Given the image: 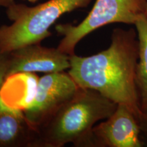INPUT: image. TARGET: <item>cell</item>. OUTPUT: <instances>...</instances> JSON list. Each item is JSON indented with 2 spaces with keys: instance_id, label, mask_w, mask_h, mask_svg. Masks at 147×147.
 Segmentation results:
<instances>
[{
  "instance_id": "obj_1",
  "label": "cell",
  "mask_w": 147,
  "mask_h": 147,
  "mask_svg": "<svg viewBox=\"0 0 147 147\" xmlns=\"http://www.w3.org/2000/svg\"><path fill=\"white\" fill-rule=\"evenodd\" d=\"M139 43L136 29L117 28L106 50L87 57L69 56L68 73L78 87L95 90L124 104L139 119L142 115L136 82Z\"/></svg>"
},
{
  "instance_id": "obj_2",
  "label": "cell",
  "mask_w": 147,
  "mask_h": 147,
  "mask_svg": "<svg viewBox=\"0 0 147 147\" xmlns=\"http://www.w3.org/2000/svg\"><path fill=\"white\" fill-rule=\"evenodd\" d=\"M118 104L90 89L79 88L36 129L34 147H95L93 129L98 121L113 115Z\"/></svg>"
},
{
  "instance_id": "obj_3",
  "label": "cell",
  "mask_w": 147,
  "mask_h": 147,
  "mask_svg": "<svg viewBox=\"0 0 147 147\" xmlns=\"http://www.w3.org/2000/svg\"><path fill=\"white\" fill-rule=\"evenodd\" d=\"M91 0H48L36 6L16 2L6 8L10 25L0 27V53L41 43L51 36L50 28L61 16L87 7Z\"/></svg>"
},
{
  "instance_id": "obj_4",
  "label": "cell",
  "mask_w": 147,
  "mask_h": 147,
  "mask_svg": "<svg viewBox=\"0 0 147 147\" xmlns=\"http://www.w3.org/2000/svg\"><path fill=\"white\" fill-rule=\"evenodd\" d=\"M146 0H96L93 8L78 25L59 24L55 30L63 36L57 49L71 55L76 45L97 29L113 23L135 25L137 20L145 15Z\"/></svg>"
},
{
  "instance_id": "obj_5",
  "label": "cell",
  "mask_w": 147,
  "mask_h": 147,
  "mask_svg": "<svg viewBox=\"0 0 147 147\" xmlns=\"http://www.w3.org/2000/svg\"><path fill=\"white\" fill-rule=\"evenodd\" d=\"M79 88L70 75L64 71L46 74L38 79L34 97L23 110L30 125L36 129L72 98Z\"/></svg>"
},
{
  "instance_id": "obj_6",
  "label": "cell",
  "mask_w": 147,
  "mask_h": 147,
  "mask_svg": "<svg viewBox=\"0 0 147 147\" xmlns=\"http://www.w3.org/2000/svg\"><path fill=\"white\" fill-rule=\"evenodd\" d=\"M95 147H142L138 119L130 108L118 104L113 115L93 129Z\"/></svg>"
},
{
  "instance_id": "obj_7",
  "label": "cell",
  "mask_w": 147,
  "mask_h": 147,
  "mask_svg": "<svg viewBox=\"0 0 147 147\" xmlns=\"http://www.w3.org/2000/svg\"><path fill=\"white\" fill-rule=\"evenodd\" d=\"M8 53V78L19 74L59 72L70 67V55L57 47H45L40 43L24 46Z\"/></svg>"
},
{
  "instance_id": "obj_8",
  "label": "cell",
  "mask_w": 147,
  "mask_h": 147,
  "mask_svg": "<svg viewBox=\"0 0 147 147\" xmlns=\"http://www.w3.org/2000/svg\"><path fill=\"white\" fill-rule=\"evenodd\" d=\"M36 135L23 110L10 107L0 95V146L34 147Z\"/></svg>"
},
{
  "instance_id": "obj_9",
  "label": "cell",
  "mask_w": 147,
  "mask_h": 147,
  "mask_svg": "<svg viewBox=\"0 0 147 147\" xmlns=\"http://www.w3.org/2000/svg\"><path fill=\"white\" fill-rule=\"evenodd\" d=\"M139 43L136 67V82L140 106L142 113L147 112V17L140 16L135 23Z\"/></svg>"
},
{
  "instance_id": "obj_10",
  "label": "cell",
  "mask_w": 147,
  "mask_h": 147,
  "mask_svg": "<svg viewBox=\"0 0 147 147\" xmlns=\"http://www.w3.org/2000/svg\"><path fill=\"white\" fill-rule=\"evenodd\" d=\"M8 69L9 53H0V89L8 78Z\"/></svg>"
},
{
  "instance_id": "obj_11",
  "label": "cell",
  "mask_w": 147,
  "mask_h": 147,
  "mask_svg": "<svg viewBox=\"0 0 147 147\" xmlns=\"http://www.w3.org/2000/svg\"><path fill=\"white\" fill-rule=\"evenodd\" d=\"M139 124L141 129V134L147 140V112L142 113L139 119Z\"/></svg>"
},
{
  "instance_id": "obj_12",
  "label": "cell",
  "mask_w": 147,
  "mask_h": 147,
  "mask_svg": "<svg viewBox=\"0 0 147 147\" xmlns=\"http://www.w3.org/2000/svg\"><path fill=\"white\" fill-rule=\"evenodd\" d=\"M14 3H15L14 0H0V7L7 8L10 5L14 4Z\"/></svg>"
},
{
  "instance_id": "obj_13",
  "label": "cell",
  "mask_w": 147,
  "mask_h": 147,
  "mask_svg": "<svg viewBox=\"0 0 147 147\" xmlns=\"http://www.w3.org/2000/svg\"><path fill=\"white\" fill-rule=\"evenodd\" d=\"M27 1H29V2H31V3H35L36 2V1H38V0H27Z\"/></svg>"
},
{
  "instance_id": "obj_14",
  "label": "cell",
  "mask_w": 147,
  "mask_h": 147,
  "mask_svg": "<svg viewBox=\"0 0 147 147\" xmlns=\"http://www.w3.org/2000/svg\"><path fill=\"white\" fill-rule=\"evenodd\" d=\"M146 12H145V16L147 17V0H146Z\"/></svg>"
}]
</instances>
